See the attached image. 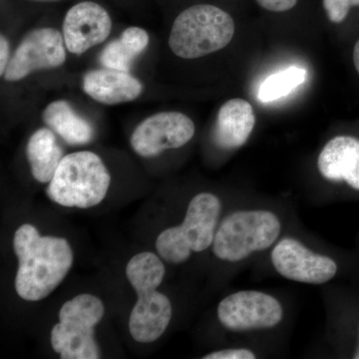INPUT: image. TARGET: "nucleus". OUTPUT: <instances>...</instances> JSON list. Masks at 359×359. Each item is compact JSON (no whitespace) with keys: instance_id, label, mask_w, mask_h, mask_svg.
<instances>
[{"instance_id":"obj_10","label":"nucleus","mask_w":359,"mask_h":359,"mask_svg":"<svg viewBox=\"0 0 359 359\" xmlns=\"http://www.w3.org/2000/svg\"><path fill=\"white\" fill-rule=\"evenodd\" d=\"M191 118L180 112L158 113L142 121L131 136V146L144 158L155 157L189 143L195 135Z\"/></svg>"},{"instance_id":"obj_12","label":"nucleus","mask_w":359,"mask_h":359,"mask_svg":"<svg viewBox=\"0 0 359 359\" xmlns=\"http://www.w3.org/2000/svg\"><path fill=\"white\" fill-rule=\"evenodd\" d=\"M112 20L109 13L96 2L83 1L71 7L63 22V39L68 51L84 53L109 36Z\"/></svg>"},{"instance_id":"obj_23","label":"nucleus","mask_w":359,"mask_h":359,"mask_svg":"<svg viewBox=\"0 0 359 359\" xmlns=\"http://www.w3.org/2000/svg\"><path fill=\"white\" fill-rule=\"evenodd\" d=\"M9 59V43L6 37L1 35L0 37V74L4 75L6 72Z\"/></svg>"},{"instance_id":"obj_19","label":"nucleus","mask_w":359,"mask_h":359,"mask_svg":"<svg viewBox=\"0 0 359 359\" xmlns=\"http://www.w3.org/2000/svg\"><path fill=\"white\" fill-rule=\"evenodd\" d=\"M306 75V69L295 66L276 72L266 78L259 86L257 98L261 102L269 103L287 96L299 85L304 83Z\"/></svg>"},{"instance_id":"obj_6","label":"nucleus","mask_w":359,"mask_h":359,"mask_svg":"<svg viewBox=\"0 0 359 359\" xmlns=\"http://www.w3.org/2000/svg\"><path fill=\"white\" fill-rule=\"evenodd\" d=\"M282 231L280 219L273 212L238 211L222 222L216 231L212 252L222 261H243L256 252L269 249Z\"/></svg>"},{"instance_id":"obj_13","label":"nucleus","mask_w":359,"mask_h":359,"mask_svg":"<svg viewBox=\"0 0 359 359\" xmlns=\"http://www.w3.org/2000/svg\"><path fill=\"white\" fill-rule=\"evenodd\" d=\"M83 90L97 102L115 105L138 98L143 91V85L129 72L105 67L85 74Z\"/></svg>"},{"instance_id":"obj_17","label":"nucleus","mask_w":359,"mask_h":359,"mask_svg":"<svg viewBox=\"0 0 359 359\" xmlns=\"http://www.w3.org/2000/svg\"><path fill=\"white\" fill-rule=\"evenodd\" d=\"M42 117L45 124L69 145H85L93 139V127L78 115L66 101L59 100L49 104Z\"/></svg>"},{"instance_id":"obj_2","label":"nucleus","mask_w":359,"mask_h":359,"mask_svg":"<svg viewBox=\"0 0 359 359\" xmlns=\"http://www.w3.org/2000/svg\"><path fill=\"white\" fill-rule=\"evenodd\" d=\"M166 269L154 252H143L130 259L126 276L138 294L129 318L132 337L141 344H150L162 337L172 320V304L166 295L157 292Z\"/></svg>"},{"instance_id":"obj_5","label":"nucleus","mask_w":359,"mask_h":359,"mask_svg":"<svg viewBox=\"0 0 359 359\" xmlns=\"http://www.w3.org/2000/svg\"><path fill=\"white\" fill-rule=\"evenodd\" d=\"M221 201L210 193H201L191 201L180 226L166 229L156 240V250L167 263H185L192 252H204L214 242L221 215Z\"/></svg>"},{"instance_id":"obj_1","label":"nucleus","mask_w":359,"mask_h":359,"mask_svg":"<svg viewBox=\"0 0 359 359\" xmlns=\"http://www.w3.org/2000/svg\"><path fill=\"white\" fill-rule=\"evenodd\" d=\"M13 249L18 259L14 285L21 299L28 302L41 301L57 289L74 259L67 240L43 237L29 224L16 230Z\"/></svg>"},{"instance_id":"obj_20","label":"nucleus","mask_w":359,"mask_h":359,"mask_svg":"<svg viewBox=\"0 0 359 359\" xmlns=\"http://www.w3.org/2000/svg\"><path fill=\"white\" fill-rule=\"evenodd\" d=\"M353 6H359V0H323L328 20L334 23H341L346 20Z\"/></svg>"},{"instance_id":"obj_4","label":"nucleus","mask_w":359,"mask_h":359,"mask_svg":"<svg viewBox=\"0 0 359 359\" xmlns=\"http://www.w3.org/2000/svg\"><path fill=\"white\" fill-rule=\"evenodd\" d=\"M230 14L210 4L189 7L174 21L169 46L179 57H203L224 48L235 34Z\"/></svg>"},{"instance_id":"obj_11","label":"nucleus","mask_w":359,"mask_h":359,"mask_svg":"<svg viewBox=\"0 0 359 359\" xmlns=\"http://www.w3.org/2000/svg\"><path fill=\"white\" fill-rule=\"evenodd\" d=\"M276 271L287 280L323 285L337 275V264L330 257L316 254L299 241L283 238L271 252Z\"/></svg>"},{"instance_id":"obj_21","label":"nucleus","mask_w":359,"mask_h":359,"mask_svg":"<svg viewBox=\"0 0 359 359\" xmlns=\"http://www.w3.org/2000/svg\"><path fill=\"white\" fill-rule=\"evenodd\" d=\"M204 359H255L256 354L249 349L230 348L223 351H215V353L203 356Z\"/></svg>"},{"instance_id":"obj_3","label":"nucleus","mask_w":359,"mask_h":359,"mask_svg":"<svg viewBox=\"0 0 359 359\" xmlns=\"http://www.w3.org/2000/svg\"><path fill=\"white\" fill-rule=\"evenodd\" d=\"M110 182L102 159L95 153L80 151L61 160L49 182L47 195L63 207L89 209L105 199Z\"/></svg>"},{"instance_id":"obj_26","label":"nucleus","mask_w":359,"mask_h":359,"mask_svg":"<svg viewBox=\"0 0 359 359\" xmlns=\"http://www.w3.org/2000/svg\"><path fill=\"white\" fill-rule=\"evenodd\" d=\"M37 1L50 2V1H58V0H37Z\"/></svg>"},{"instance_id":"obj_18","label":"nucleus","mask_w":359,"mask_h":359,"mask_svg":"<svg viewBox=\"0 0 359 359\" xmlns=\"http://www.w3.org/2000/svg\"><path fill=\"white\" fill-rule=\"evenodd\" d=\"M149 44V35L140 27H129L123 32L119 39L106 45L100 54L101 65L111 69L129 72L132 62L145 50Z\"/></svg>"},{"instance_id":"obj_16","label":"nucleus","mask_w":359,"mask_h":359,"mask_svg":"<svg viewBox=\"0 0 359 359\" xmlns=\"http://www.w3.org/2000/svg\"><path fill=\"white\" fill-rule=\"evenodd\" d=\"M26 155L34 179L40 183H49L63 159V150L51 130H37L30 137Z\"/></svg>"},{"instance_id":"obj_24","label":"nucleus","mask_w":359,"mask_h":359,"mask_svg":"<svg viewBox=\"0 0 359 359\" xmlns=\"http://www.w3.org/2000/svg\"><path fill=\"white\" fill-rule=\"evenodd\" d=\"M353 63L354 67L359 74V39L356 42L355 46H354L353 50Z\"/></svg>"},{"instance_id":"obj_9","label":"nucleus","mask_w":359,"mask_h":359,"mask_svg":"<svg viewBox=\"0 0 359 359\" xmlns=\"http://www.w3.org/2000/svg\"><path fill=\"white\" fill-rule=\"evenodd\" d=\"M65 39L54 28L32 30L18 45L9 60L4 78L14 82L37 70L60 67L66 60Z\"/></svg>"},{"instance_id":"obj_25","label":"nucleus","mask_w":359,"mask_h":359,"mask_svg":"<svg viewBox=\"0 0 359 359\" xmlns=\"http://www.w3.org/2000/svg\"><path fill=\"white\" fill-rule=\"evenodd\" d=\"M353 358L359 359V346H358V351H356L355 353H354Z\"/></svg>"},{"instance_id":"obj_15","label":"nucleus","mask_w":359,"mask_h":359,"mask_svg":"<svg viewBox=\"0 0 359 359\" xmlns=\"http://www.w3.org/2000/svg\"><path fill=\"white\" fill-rule=\"evenodd\" d=\"M255 124L256 117L252 106L244 99H231L219 111L214 140L224 150L242 147L252 134Z\"/></svg>"},{"instance_id":"obj_7","label":"nucleus","mask_w":359,"mask_h":359,"mask_svg":"<svg viewBox=\"0 0 359 359\" xmlns=\"http://www.w3.org/2000/svg\"><path fill=\"white\" fill-rule=\"evenodd\" d=\"M104 304L95 295L83 294L66 302L59 323L51 330L52 348L62 359L100 358L94 327L104 316Z\"/></svg>"},{"instance_id":"obj_14","label":"nucleus","mask_w":359,"mask_h":359,"mask_svg":"<svg viewBox=\"0 0 359 359\" xmlns=\"http://www.w3.org/2000/svg\"><path fill=\"white\" fill-rule=\"evenodd\" d=\"M318 167L328 181H346L359 191V140L351 136L332 139L321 151Z\"/></svg>"},{"instance_id":"obj_8","label":"nucleus","mask_w":359,"mask_h":359,"mask_svg":"<svg viewBox=\"0 0 359 359\" xmlns=\"http://www.w3.org/2000/svg\"><path fill=\"white\" fill-rule=\"evenodd\" d=\"M282 304L257 290H241L224 297L218 306L219 323L233 332L266 330L283 320Z\"/></svg>"},{"instance_id":"obj_22","label":"nucleus","mask_w":359,"mask_h":359,"mask_svg":"<svg viewBox=\"0 0 359 359\" xmlns=\"http://www.w3.org/2000/svg\"><path fill=\"white\" fill-rule=\"evenodd\" d=\"M259 6L273 13H285L297 6V0H257Z\"/></svg>"}]
</instances>
